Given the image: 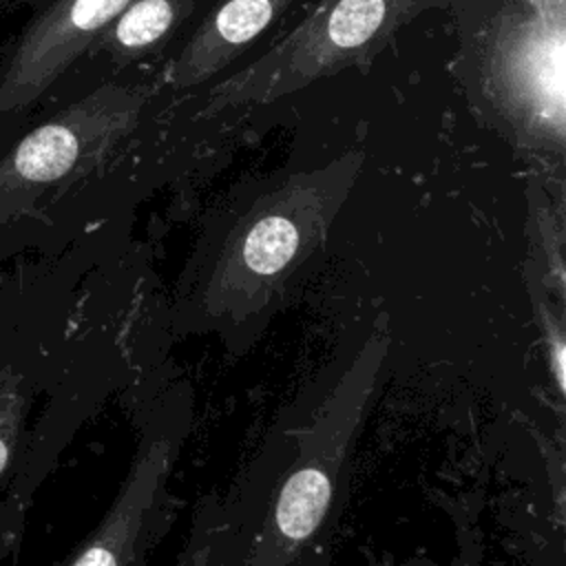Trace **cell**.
<instances>
[{
	"label": "cell",
	"instance_id": "cell-1",
	"mask_svg": "<svg viewBox=\"0 0 566 566\" xmlns=\"http://www.w3.org/2000/svg\"><path fill=\"white\" fill-rule=\"evenodd\" d=\"M385 356L387 338L369 336L310 416L268 433L230 495L197 520L201 566H327Z\"/></svg>",
	"mask_w": 566,
	"mask_h": 566
},
{
	"label": "cell",
	"instance_id": "cell-2",
	"mask_svg": "<svg viewBox=\"0 0 566 566\" xmlns=\"http://www.w3.org/2000/svg\"><path fill=\"white\" fill-rule=\"evenodd\" d=\"M363 166L349 150L261 195L230 228L203 283L208 312L245 316L325 239Z\"/></svg>",
	"mask_w": 566,
	"mask_h": 566
},
{
	"label": "cell",
	"instance_id": "cell-3",
	"mask_svg": "<svg viewBox=\"0 0 566 566\" xmlns=\"http://www.w3.org/2000/svg\"><path fill=\"white\" fill-rule=\"evenodd\" d=\"M427 0H318L263 55L214 84L201 117L272 104L316 80L367 66Z\"/></svg>",
	"mask_w": 566,
	"mask_h": 566
},
{
	"label": "cell",
	"instance_id": "cell-4",
	"mask_svg": "<svg viewBox=\"0 0 566 566\" xmlns=\"http://www.w3.org/2000/svg\"><path fill=\"white\" fill-rule=\"evenodd\" d=\"M491 91L533 142L564 139V7L537 0L513 13L491 55Z\"/></svg>",
	"mask_w": 566,
	"mask_h": 566
},
{
	"label": "cell",
	"instance_id": "cell-5",
	"mask_svg": "<svg viewBox=\"0 0 566 566\" xmlns=\"http://www.w3.org/2000/svg\"><path fill=\"white\" fill-rule=\"evenodd\" d=\"M186 422V411H179L177 400L150 416L115 502L71 566H146L168 522V480Z\"/></svg>",
	"mask_w": 566,
	"mask_h": 566
},
{
	"label": "cell",
	"instance_id": "cell-6",
	"mask_svg": "<svg viewBox=\"0 0 566 566\" xmlns=\"http://www.w3.org/2000/svg\"><path fill=\"white\" fill-rule=\"evenodd\" d=\"M133 0H60L22 38L0 80V113L40 97Z\"/></svg>",
	"mask_w": 566,
	"mask_h": 566
},
{
	"label": "cell",
	"instance_id": "cell-7",
	"mask_svg": "<svg viewBox=\"0 0 566 566\" xmlns=\"http://www.w3.org/2000/svg\"><path fill=\"white\" fill-rule=\"evenodd\" d=\"M292 4V0H221L170 66L175 91L199 86L237 57Z\"/></svg>",
	"mask_w": 566,
	"mask_h": 566
},
{
	"label": "cell",
	"instance_id": "cell-8",
	"mask_svg": "<svg viewBox=\"0 0 566 566\" xmlns=\"http://www.w3.org/2000/svg\"><path fill=\"white\" fill-rule=\"evenodd\" d=\"M192 0H133L111 24L108 51L130 62L153 53L190 13Z\"/></svg>",
	"mask_w": 566,
	"mask_h": 566
},
{
	"label": "cell",
	"instance_id": "cell-9",
	"mask_svg": "<svg viewBox=\"0 0 566 566\" xmlns=\"http://www.w3.org/2000/svg\"><path fill=\"white\" fill-rule=\"evenodd\" d=\"M22 411V396L18 391V380H13L9 374H0V473L4 471Z\"/></svg>",
	"mask_w": 566,
	"mask_h": 566
}]
</instances>
